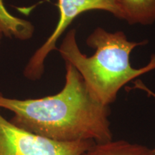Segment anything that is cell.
<instances>
[{
  "instance_id": "1",
  "label": "cell",
  "mask_w": 155,
  "mask_h": 155,
  "mask_svg": "<svg viewBox=\"0 0 155 155\" xmlns=\"http://www.w3.org/2000/svg\"><path fill=\"white\" fill-rule=\"evenodd\" d=\"M65 63V83L53 96L15 99L0 93V108L14 114L10 122L34 134L61 142L110 141L113 135L108 106L91 94L72 64Z\"/></svg>"
},
{
  "instance_id": "2",
  "label": "cell",
  "mask_w": 155,
  "mask_h": 155,
  "mask_svg": "<svg viewBox=\"0 0 155 155\" xmlns=\"http://www.w3.org/2000/svg\"><path fill=\"white\" fill-rule=\"evenodd\" d=\"M147 43L148 40L129 41L122 31L108 32L97 28L86 40L87 45L96 49L94 55L88 57L79 49L76 30L71 29L58 51L65 62L72 64L78 71L92 96L108 106L115 101L120 89L127 83L155 70V54L144 67L134 68L131 65V51Z\"/></svg>"
},
{
  "instance_id": "3",
  "label": "cell",
  "mask_w": 155,
  "mask_h": 155,
  "mask_svg": "<svg viewBox=\"0 0 155 155\" xmlns=\"http://www.w3.org/2000/svg\"><path fill=\"white\" fill-rule=\"evenodd\" d=\"M94 144L45 138L16 127L0 113V155H81Z\"/></svg>"
},
{
  "instance_id": "4",
  "label": "cell",
  "mask_w": 155,
  "mask_h": 155,
  "mask_svg": "<svg viewBox=\"0 0 155 155\" xmlns=\"http://www.w3.org/2000/svg\"><path fill=\"white\" fill-rule=\"evenodd\" d=\"M60 18L57 26L45 43L37 50L24 70V75L31 81L39 80L44 73V62L50 52L57 50L56 42L73 21L83 12L102 10L121 19L116 0H58Z\"/></svg>"
},
{
  "instance_id": "5",
  "label": "cell",
  "mask_w": 155,
  "mask_h": 155,
  "mask_svg": "<svg viewBox=\"0 0 155 155\" xmlns=\"http://www.w3.org/2000/svg\"><path fill=\"white\" fill-rule=\"evenodd\" d=\"M121 19L129 25H150L155 22V0H116Z\"/></svg>"
},
{
  "instance_id": "6",
  "label": "cell",
  "mask_w": 155,
  "mask_h": 155,
  "mask_svg": "<svg viewBox=\"0 0 155 155\" xmlns=\"http://www.w3.org/2000/svg\"><path fill=\"white\" fill-rule=\"evenodd\" d=\"M154 149L124 140L95 143L81 155H152Z\"/></svg>"
},
{
  "instance_id": "7",
  "label": "cell",
  "mask_w": 155,
  "mask_h": 155,
  "mask_svg": "<svg viewBox=\"0 0 155 155\" xmlns=\"http://www.w3.org/2000/svg\"><path fill=\"white\" fill-rule=\"evenodd\" d=\"M28 21L12 16L6 10L2 2H0V42L4 35H14L23 40L28 35Z\"/></svg>"
},
{
  "instance_id": "8",
  "label": "cell",
  "mask_w": 155,
  "mask_h": 155,
  "mask_svg": "<svg viewBox=\"0 0 155 155\" xmlns=\"http://www.w3.org/2000/svg\"><path fill=\"white\" fill-rule=\"evenodd\" d=\"M134 84H135V88L141 89V90H142V91H144L146 92L147 94L149 95V96L154 97V98H155V93L153 92L152 91H151L150 88H147V87L145 86L144 83L141 82V81L138 80V81H135Z\"/></svg>"
},
{
  "instance_id": "9",
  "label": "cell",
  "mask_w": 155,
  "mask_h": 155,
  "mask_svg": "<svg viewBox=\"0 0 155 155\" xmlns=\"http://www.w3.org/2000/svg\"><path fill=\"white\" fill-rule=\"evenodd\" d=\"M152 155H155V148L154 149V153H153Z\"/></svg>"
}]
</instances>
